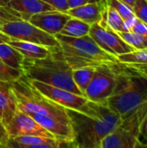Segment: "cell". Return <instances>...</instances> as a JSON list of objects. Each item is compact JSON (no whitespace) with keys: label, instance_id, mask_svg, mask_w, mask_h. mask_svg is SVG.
<instances>
[{"label":"cell","instance_id":"cell-18","mask_svg":"<svg viewBox=\"0 0 147 148\" xmlns=\"http://www.w3.org/2000/svg\"><path fill=\"white\" fill-rule=\"evenodd\" d=\"M8 43L10 44L14 49H16L25 58L42 59L49 56L50 53V48L29 42L10 40Z\"/></svg>","mask_w":147,"mask_h":148},{"label":"cell","instance_id":"cell-16","mask_svg":"<svg viewBox=\"0 0 147 148\" xmlns=\"http://www.w3.org/2000/svg\"><path fill=\"white\" fill-rule=\"evenodd\" d=\"M16 111V100L11 90L10 82L0 81V117L7 127Z\"/></svg>","mask_w":147,"mask_h":148},{"label":"cell","instance_id":"cell-5","mask_svg":"<svg viewBox=\"0 0 147 148\" xmlns=\"http://www.w3.org/2000/svg\"><path fill=\"white\" fill-rule=\"evenodd\" d=\"M10 87L17 110L26 114H39L62 121H71L66 108L42 95L25 75L10 82Z\"/></svg>","mask_w":147,"mask_h":148},{"label":"cell","instance_id":"cell-14","mask_svg":"<svg viewBox=\"0 0 147 148\" xmlns=\"http://www.w3.org/2000/svg\"><path fill=\"white\" fill-rule=\"evenodd\" d=\"M106 9V2L89 3L76 8L69 9L66 13L71 17L84 21L89 24L100 23Z\"/></svg>","mask_w":147,"mask_h":148},{"label":"cell","instance_id":"cell-29","mask_svg":"<svg viewBox=\"0 0 147 148\" xmlns=\"http://www.w3.org/2000/svg\"><path fill=\"white\" fill-rule=\"evenodd\" d=\"M42 1L46 2L50 6H52L54 10H56L58 11L66 13L69 10L67 0H42Z\"/></svg>","mask_w":147,"mask_h":148},{"label":"cell","instance_id":"cell-21","mask_svg":"<svg viewBox=\"0 0 147 148\" xmlns=\"http://www.w3.org/2000/svg\"><path fill=\"white\" fill-rule=\"evenodd\" d=\"M96 67H84L73 70V80L79 90L84 95L86 88L90 83Z\"/></svg>","mask_w":147,"mask_h":148},{"label":"cell","instance_id":"cell-8","mask_svg":"<svg viewBox=\"0 0 147 148\" xmlns=\"http://www.w3.org/2000/svg\"><path fill=\"white\" fill-rule=\"evenodd\" d=\"M29 79V78H28ZM30 83L45 97L68 109L84 112L88 99L64 88L29 79Z\"/></svg>","mask_w":147,"mask_h":148},{"label":"cell","instance_id":"cell-37","mask_svg":"<svg viewBox=\"0 0 147 148\" xmlns=\"http://www.w3.org/2000/svg\"><path fill=\"white\" fill-rule=\"evenodd\" d=\"M121 1L124 2V3H126V4H128V5L131 6L132 8L133 7L134 3H135V2H136V0H121Z\"/></svg>","mask_w":147,"mask_h":148},{"label":"cell","instance_id":"cell-24","mask_svg":"<svg viewBox=\"0 0 147 148\" xmlns=\"http://www.w3.org/2000/svg\"><path fill=\"white\" fill-rule=\"evenodd\" d=\"M123 22L124 19L121 17V16L113 8L107 5L106 8L107 26L115 32H120L123 31Z\"/></svg>","mask_w":147,"mask_h":148},{"label":"cell","instance_id":"cell-22","mask_svg":"<svg viewBox=\"0 0 147 148\" xmlns=\"http://www.w3.org/2000/svg\"><path fill=\"white\" fill-rule=\"evenodd\" d=\"M118 61L124 64L147 65V49L133 50L129 53L122 54L117 56Z\"/></svg>","mask_w":147,"mask_h":148},{"label":"cell","instance_id":"cell-40","mask_svg":"<svg viewBox=\"0 0 147 148\" xmlns=\"http://www.w3.org/2000/svg\"><path fill=\"white\" fill-rule=\"evenodd\" d=\"M103 1H105V0H103Z\"/></svg>","mask_w":147,"mask_h":148},{"label":"cell","instance_id":"cell-26","mask_svg":"<svg viewBox=\"0 0 147 148\" xmlns=\"http://www.w3.org/2000/svg\"><path fill=\"white\" fill-rule=\"evenodd\" d=\"M105 2L107 5L113 8L123 19H126L134 16L133 8L121 0H105Z\"/></svg>","mask_w":147,"mask_h":148},{"label":"cell","instance_id":"cell-33","mask_svg":"<svg viewBox=\"0 0 147 148\" xmlns=\"http://www.w3.org/2000/svg\"><path fill=\"white\" fill-rule=\"evenodd\" d=\"M105 2L103 0H67L68 4L69 9H73V8H76L89 3H95V2Z\"/></svg>","mask_w":147,"mask_h":148},{"label":"cell","instance_id":"cell-32","mask_svg":"<svg viewBox=\"0 0 147 148\" xmlns=\"http://www.w3.org/2000/svg\"><path fill=\"white\" fill-rule=\"evenodd\" d=\"M131 31L139 34V35L147 36V24L138 18V21L136 22L135 25L133 26V28L132 29Z\"/></svg>","mask_w":147,"mask_h":148},{"label":"cell","instance_id":"cell-31","mask_svg":"<svg viewBox=\"0 0 147 148\" xmlns=\"http://www.w3.org/2000/svg\"><path fill=\"white\" fill-rule=\"evenodd\" d=\"M9 141H10V135L5 126L0 120V147L9 148Z\"/></svg>","mask_w":147,"mask_h":148},{"label":"cell","instance_id":"cell-6","mask_svg":"<svg viewBox=\"0 0 147 148\" xmlns=\"http://www.w3.org/2000/svg\"><path fill=\"white\" fill-rule=\"evenodd\" d=\"M119 62L103 63L97 66L83 95L89 101L106 103L116 84Z\"/></svg>","mask_w":147,"mask_h":148},{"label":"cell","instance_id":"cell-23","mask_svg":"<svg viewBox=\"0 0 147 148\" xmlns=\"http://www.w3.org/2000/svg\"><path fill=\"white\" fill-rule=\"evenodd\" d=\"M119 36L135 50L147 49V36L139 35L133 31L117 32Z\"/></svg>","mask_w":147,"mask_h":148},{"label":"cell","instance_id":"cell-13","mask_svg":"<svg viewBox=\"0 0 147 148\" xmlns=\"http://www.w3.org/2000/svg\"><path fill=\"white\" fill-rule=\"evenodd\" d=\"M142 147L138 137L125 129L120 124L101 142L100 148Z\"/></svg>","mask_w":147,"mask_h":148},{"label":"cell","instance_id":"cell-28","mask_svg":"<svg viewBox=\"0 0 147 148\" xmlns=\"http://www.w3.org/2000/svg\"><path fill=\"white\" fill-rule=\"evenodd\" d=\"M133 10L139 20L147 24V0H136Z\"/></svg>","mask_w":147,"mask_h":148},{"label":"cell","instance_id":"cell-35","mask_svg":"<svg viewBox=\"0 0 147 148\" xmlns=\"http://www.w3.org/2000/svg\"><path fill=\"white\" fill-rule=\"evenodd\" d=\"M126 65H129V66L134 68L135 69H137L138 71H139L140 73L144 74L145 75L147 76V65H139V64H133V65L126 64Z\"/></svg>","mask_w":147,"mask_h":148},{"label":"cell","instance_id":"cell-11","mask_svg":"<svg viewBox=\"0 0 147 148\" xmlns=\"http://www.w3.org/2000/svg\"><path fill=\"white\" fill-rule=\"evenodd\" d=\"M6 129L10 135V139L22 135H34L54 138L49 132H48L38 122H36L32 117H30L26 113L17 109L15 112V114Z\"/></svg>","mask_w":147,"mask_h":148},{"label":"cell","instance_id":"cell-12","mask_svg":"<svg viewBox=\"0 0 147 148\" xmlns=\"http://www.w3.org/2000/svg\"><path fill=\"white\" fill-rule=\"evenodd\" d=\"M70 17L67 13L53 10L35 14L31 16L29 22L42 30L55 36L60 33Z\"/></svg>","mask_w":147,"mask_h":148},{"label":"cell","instance_id":"cell-9","mask_svg":"<svg viewBox=\"0 0 147 148\" xmlns=\"http://www.w3.org/2000/svg\"><path fill=\"white\" fill-rule=\"evenodd\" d=\"M88 35L103 50L115 57L135 50L127 44L117 32L107 26L102 27L98 23L91 24Z\"/></svg>","mask_w":147,"mask_h":148},{"label":"cell","instance_id":"cell-2","mask_svg":"<svg viewBox=\"0 0 147 148\" xmlns=\"http://www.w3.org/2000/svg\"><path fill=\"white\" fill-rule=\"evenodd\" d=\"M106 103L121 119L146 104L147 76L129 65L119 62L116 84Z\"/></svg>","mask_w":147,"mask_h":148},{"label":"cell","instance_id":"cell-4","mask_svg":"<svg viewBox=\"0 0 147 148\" xmlns=\"http://www.w3.org/2000/svg\"><path fill=\"white\" fill-rule=\"evenodd\" d=\"M61 45L62 54L74 70L84 67H97L103 63L119 62L117 57L103 50L89 36L71 37L55 35Z\"/></svg>","mask_w":147,"mask_h":148},{"label":"cell","instance_id":"cell-19","mask_svg":"<svg viewBox=\"0 0 147 148\" xmlns=\"http://www.w3.org/2000/svg\"><path fill=\"white\" fill-rule=\"evenodd\" d=\"M23 58V55L8 42L0 43V61L4 64L22 70Z\"/></svg>","mask_w":147,"mask_h":148},{"label":"cell","instance_id":"cell-3","mask_svg":"<svg viewBox=\"0 0 147 148\" xmlns=\"http://www.w3.org/2000/svg\"><path fill=\"white\" fill-rule=\"evenodd\" d=\"M23 75L46 84L83 95L73 80V69L65 61L61 48H50V53L42 59L23 58Z\"/></svg>","mask_w":147,"mask_h":148},{"label":"cell","instance_id":"cell-7","mask_svg":"<svg viewBox=\"0 0 147 148\" xmlns=\"http://www.w3.org/2000/svg\"><path fill=\"white\" fill-rule=\"evenodd\" d=\"M0 31L10 37L11 40L29 42L48 48H61L55 36L42 30L29 21L23 19L11 21L1 25Z\"/></svg>","mask_w":147,"mask_h":148},{"label":"cell","instance_id":"cell-17","mask_svg":"<svg viewBox=\"0 0 147 148\" xmlns=\"http://www.w3.org/2000/svg\"><path fill=\"white\" fill-rule=\"evenodd\" d=\"M8 6L17 11L24 21H29L35 14L54 10L52 6L42 0H9Z\"/></svg>","mask_w":147,"mask_h":148},{"label":"cell","instance_id":"cell-15","mask_svg":"<svg viewBox=\"0 0 147 148\" xmlns=\"http://www.w3.org/2000/svg\"><path fill=\"white\" fill-rule=\"evenodd\" d=\"M62 144L54 138L22 135L10 139L9 148H59Z\"/></svg>","mask_w":147,"mask_h":148},{"label":"cell","instance_id":"cell-20","mask_svg":"<svg viewBox=\"0 0 147 148\" xmlns=\"http://www.w3.org/2000/svg\"><path fill=\"white\" fill-rule=\"evenodd\" d=\"M90 27L91 24L84 21L70 17L60 31V34L71 37H81L88 35Z\"/></svg>","mask_w":147,"mask_h":148},{"label":"cell","instance_id":"cell-1","mask_svg":"<svg viewBox=\"0 0 147 148\" xmlns=\"http://www.w3.org/2000/svg\"><path fill=\"white\" fill-rule=\"evenodd\" d=\"M75 140L70 147L100 148L102 140L121 121V117L107 103L88 101L85 111L67 108Z\"/></svg>","mask_w":147,"mask_h":148},{"label":"cell","instance_id":"cell-27","mask_svg":"<svg viewBox=\"0 0 147 148\" xmlns=\"http://www.w3.org/2000/svg\"><path fill=\"white\" fill-rule=\"evenodd\" d=\"M22 19L21 15L8 5H0V26L11 22Z\"/></svg>","mask_w":147,"mask_h":148},{"label":"cell","instance_id":"cell-10","mask_svg":"<svg viewBox=\"0 0 147 148\" xmlns=\"http://www.w3.org/2000/svg\"><path fill=\"white\" fill-rule=\"evenodd\" d=\"M36 122L49 132L55 139L62 144V147H70L75 140L74 128L71 121H62L39 114H27Z\"/></svg>","mask_w":147,"mask_h":148},{"label":"cell","instance_id":"cell-36","mask_svg":"<svg viewBox=\"0 0 147 148\" xmlns=\"http://www.w3.org/2000/svg\"><path fill=\"white\" fill-rule=\"evenodd\" d=\"M10 37H9L7 35L3 34L2 31H0V43H3V42H9L10 41Z\"/></svg>","mask_w":147,"mask_h":148},{"label":"cell","instance_id":"cell-30","mask_svg":"<svg viewBox=\"0 0 147 148\" xmlns=\"http://www.w3.org/2000/svg\"><path fill=\"white\" fill-rule=\"evenodd\" d=\"M139 140L142 147H147V114L140 125Z\"/></svg>","mask_w":147,"mask_h":148},{"label":"cell","instance_id":"cell-34","mask_svg":"<svg viewBox=\"0 0 147 148\" xmlns=\"http://www.w3.org/2000/svg\"><path fill=\"white\" fill-rule=\"evenodd\" d=\"M138 21V17L134 15L131 17L124 19L123 22V31H131L133 26L135 25L136 22Z\"/></svg>","mask_w":147,"mask_h":148},{"label":"cell","instance_id":"cell-38","mask_svg":"<svg viewBox=\"0 0 147 148\" xmlns=\"http://www.w3.org/2000/svg\"><path fill=\"white\" fill-rule=\"evenodd\" d=\"M8 1L9 0H0V5H8Z\"/></svg>","mask_w":147,"mask_h":148},{"label":"cell","instance_id":"cell-25","mask_svg":"<svg viewBox=\"0 0 147 148\" xmlns=\"http://www.w3.org/2000/svg\"><path fill=\"white\" fill-rule=\"evenodd\" d=\"M23 75V70L11 68L0 61V81L12 82Z\"/></svg>","mask_w":147,"mask_h":148},{"label":"cell","instance_id":"cell-39","mask_svg":"<svg viewBox=\"0 0 147 148\" xmlns=\"http://www.w3.org/2000/svg\"><path fill=\"white\" fill-rule=\"evenodd\" d=\"M0 119H1V117H0Z\"/></svg>","mask_w":147,"mask_h":148}]
</instances>
